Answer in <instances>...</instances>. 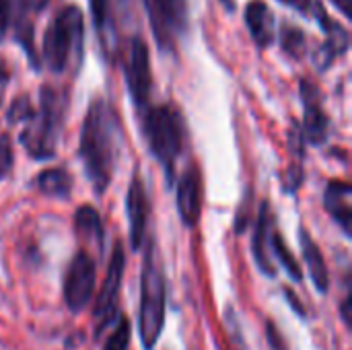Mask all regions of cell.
Listing matches in <instances>:
<instances>
[{"label": "cell", "mask_w": 352, "mask_h": 350, "mask_svg": "<svg viewBox=\"0 0 352 350\" xmlns=\"http://www.w3.org/2000/svg\"><path fill=\"white\" fill-rule=\"evenodd\" d=\"M344 17H351V0H332Z\"/></svg>", "instance_id": "34"}, {"label": "cell", "mask_w": 352, "mask_h": 350, "mask_svg": "<svg viewBox=\"0 0 352 350\" xmlns=\"http://www.w3.org/2000/svg\"><path fill=\"white\" fill-rule=\"evenodd\" d=\"M122 149V122L116 107L105 99H95L87 109L82 128L78 157L85 167V175L93 186L95 194L107 192Z\"/></svg>", "instance_id": "1"}, {"label": "cell", "mask_w": 352, "mask_h": 350, "mask_svg": "<svg viewBox=\"0 0 352 350\" xmlns=\"http://www.w3.org/2000/svg\"><path fill=\"white\" fill-rule=\"evenodd\" d=\"M130 338H132V326L126 316L118 318V324L109 338L105 340L103 350H130Z\"/></svg>", "instance_id": "22"}, {"label": "cell", "mask_w": 352, "mask_h": 350, "mask_svg": "<svg viewBox=\"0 0 352 350\" xmlns=\"http://www.w3.org/2000/svg\"><path fill=\"white\" fill-rule=\"evenodd\" d=\"M177 212L186 227H196L202 215V175L196 163H192L177 184Z\"/></svg>", "instance_id": "12"}, {"label": "cell", "mask_w": 352, "mask_h": 350, "mask_svg": "<svg viewBox=\"0 0 352 350\" xmlns=\"http://www.w3.org/2000/svg\"><path fill=\"white\" fill-rule=\"evenodd\" d=\"M97 266L89 252H78L68 264L64 276V301L72 314H82L95 293Z\"/></svg>", "instance_id": "8"}, {"label": "cell", "mask_w": 352, "mask_h": 350, "mask_svg": "<svg viewBox=\"0 0 352 350\" xmlns=\"http://www.w3.org/2000/svg\"><path fill=\"white\" fill-rule=\"evenodd\" d=\"M74 227L82 241L93 245L99 254L105 250V229L99 212L93 206H80L74 215Z\"/></svg>", "instance_id": "18"}, {"label": "cell", "mask_w": 352, "mask_h": 350, "mask_svg": "<svg viewBox=\"0 0 352 350\" xmlns=\"http://www.w3.org/2000/svg\"><path fill=\"white\" fill-rule=\"evenodd\" d=\"M52 2H54V0H21V4L25 6V10L31 12V14L43 12Z\"/></svg>", "instance_id": "29"}, {"label": "cell", "mask_w": 352, "mask_h": 350, "mask_svg": "<svg viewBox=\"0 0 352 350\" xmlns=\"http://www.w3.org/2000/svg\"><path fill=\"white\" fill-rule=\"evenodd\" d=\"M270 252L274 254V258L278 260V264L287 270V274L295 281V283H301L303 281V270L299 266V262L295 260V256L291 254L289 245L285 243L283 235L274 229L272 231V237H270Z\"/></svg>", "instance_id": "20"}, {"label": "cell", "mask_w": 352, "mask_h": 350, "mask_svg": "<svg viewBox=\"0 0 352 350\" xmlns=\"http://www.w3.org/2000/svg\"><path fill=\"white\" fill-rule=\"evenodd\" d=\"M89 2H91L93 23L99 31V37L103 39V33L109 25V0H89Z\"/></svg>", "instance_id": "24"}, {"label": "cell", "mask_w": 352, "mask_h": 350, "mask_svg": "<svg viewBox=\"0 0 352 350\" xmlns=\"http://www.w3.org/2000/svg\"><path fill=\"white\" fill-rule=\"evenodd\" d=\"M140 126L151 155L161 163L167 182H173L175 163L186 142V122L173 103L146 107L140 111Z\"/></svg>", "instance_id": "4"}, {"label": "cell", "mask_w": 352, "mask_h": 350, "mask_svg": "<svg viewBox=\"0 0 352 350\" xmlns=\"http://www.w3.org/2000/svg\"><path fill=\"white\" fill-rule=\"evenodd\" d=\"M299 243H301V252H303V260L307 264V272L314 281V287L326 295L330 291V272L324 260V254L320 250V245L314 241V237L309 235V231L305 227L299 229Z\"/></svg>", "instance_id": "17"}, {"label": "cell", "mask_w": 352, "mask_h": 350, "mask_svg": "<svg viewBox=\"0 0 352 350\" xmlns=\"http://www.w3.org/2000/svg\"><path fill=\"white\" fill-rule=\"evenodd\" d=\"M8 80H10V68H8V64L0 58V87L6 85Z\"/></svg>", "instance_id": "33"}, {"label": "cell", "mask_w": 352, "mask_h": 350, "mask_svg": "<svg viewBox=\"0 0 352 350\" xmlns=\"http://www.w3.org/2000/svg\"><path fill=\"white\" fill-rule=\"evenodd\" d=\"M266 336H268V344L272 350H289L285 336L280 334V330L276 328V324L272 320L266 322Z\"/></svg>", "instance_id": "27"}, {"label": "cell", "mask_w": 352, "mask_h": 350, "mask_svg": "<svg viewBox=\"0 0 352 350\" xmlns=\"http://www.w3.org/2000/svg\"><path fill=\"white\" fill-rule=\"evenodd\" d=\"M14 155H12V142L8 134H0V179H4L12 167Z\"/></svg>", "instance_id": "25"}, {"label": "cell", "mask_w": 352, "mask_h": 350, "mask_svg": "<svg viewBox=\"0 0 352 350\" xmlns=\"http://www.w3.org/2000/svg\"><path fill=\"white\" fill-rule=\"evenodd\" d=\"M161 52H173L188 29V0H142Z\"/></svg>", "instance_id": "6"}, {"label": "cell", "mask_w": 352, "mask_h": 350, "mask_svg": "<svg viewBox=\"0 0 352 350\" xmlns=\"http://www.w3.org/2000/svg\"><path fill=\"white\" fill-rule=\"evenodd\" d=\"M274 231V217H272V206L270 202H262L260 212H258V221H256V229H254V239H252V254L254 260L260 268L262 274L274 278L276 276V268L272 264V256H270V237Z\"/></svg>", "instance_id": "14"}, {"label": "cell", "mask_w": 352, "mask_h": 350, "mask_svg": "<svg viewBox=\"0 0 352 350\" xmlns=\"http://www.w3.org/2000/svg\"><path fill=\"white\" fill-rule=\"evenodd\" d=\"M126 85L130 91V97L138 111L148 107L151 91H153V74H151V58H148V45L140 35H134L130 41V52L126 60Z\"/></svg>", "instance_id": "9"}, {"label": "cell", "mask_w": 352, "mask_h": 350, "mask_svg": "<svg viewBox=\"0 0 352 350\" xmlns=\"http://www.w3.org/2000/svg\"><path fill=\"white\" fill-rule=\"evenodd\" d=\"M33 113H35V107H33L31 99H29L27 95H19V97L10 103V107H8V111H6V120H8L10 124L29 122V120L33 118Z\"/></svg>", "instance_id": "23"}, {"label": "cell", "mask_w": 352, "mask_h": 350, "mask_svg": "<svg viewBox=\"0 0 352 350\" xmlns=\"http://www.w3.org/2000/svg\"><path fill=\"white\" fill-rule=\"evenodd\" d=\"M299 91L303 99V124H301L303 138L320 146L328 140V130H330V120L322 103V91L311 80H301Z\"/></svg>", "instance_id": "11"}, {"label": "cell", "mask_w": 352, "mask_h": 350, "mask_svg": "<svg viewBox=\"0 0 352 350\" xmlns=\"http://www.w3.org/2000/svg\"><path fill=\"white\" fill-rule=\"evenodd\" d=\"M285 295H287V299L291 301V305H293V309H295V311H297L299 316H305V309L301 307V303H299V299H297V295H295V293H293L291 289H287V291H285Z\"/></svg>", "instance_id": "31"}, {"label": "cell", "mask_w": 352, "mask_h": 350, "mask_svg": "<svg viewBox=\"0 0 352 350\" xmlns=\"http://www.w3.org/2000/svg\"><path fill=\"white\" fill-rule=\"evenodd\" d=\"M14 17V0H0V41L6 37L8 27Z\"/></svg>", "instance_id": "26"}, {"label": "cell", "mask_w": 352, "mask_h": 350, "mask_svg": "<svg viewBox=\"0 0 352 350\" xmlns=\"http://www.w3.org/2000/svg\"><path fill=\"white\" fill-rule=\"evenodd\" d=\"M245 25L254 43L264 50L274 41V14L262 0H252L245 6Z\"/></svg>", "instance_id": "16"}, {"label": "cell", "mask_w": 352, "mask_h": 350, "mask_svg": "<svg viewBox=\"0 0 352 350\" xmlns=\"http://www.w3.org/2000/svg\"><path fill=\"white\" fill-rule=\"evenodd\" d=\"M126 212H128V223H130V245L134 252H138L144 241L146 223H148V196L138 173H134L130 188H128Z\"/></svg>", "instance_id": "13"}, {"label": "cell", "mask_w": 352, "mask_h": 350, "mask_svg": "<svg viewBox=\"0 0 352 350\" xmlns=\"http://www.w3.org/2000/svg\"><path fill=\"white\" fill-rule=\"evenodd\" d=\"M283 4L295 8L297 12H301V14H305V17H311L314 6H316V0H283Z\"/></svg>", "instance_id": "28"}, {"label": "cell", "mask_w": 352, "mask_h": 350, "mask_svg": "<svg viewBox=\"0 0 352 350\" xmlns=\"http://www.w3.org/2000/svg\"><path fill=\"white\" fill-rule=\"evenodd\" d=\"M85 50V17L74 4L60 8L43 33L41 56L45 66L62 74L66 70H78Z\"/></svg>", "instance_id": "3"}, {"label": "cell", "mask_w": 352, "mask_h": 350, "mask_svg": "<svg viewBox=\"0 0 352 350\" xmlns=\"http://www.w3.org/2000/svg\"><path fill=\"white\" fill-rule=\"evenodd\" d=\"M340 316H342L344 326H346V328H351V289H346V295H344V299H342Z\"/></svg>", "instance_id": "30"}, {"label": "cell", "mask_w": 352, "mask_h": 350, "mask_svg": "<svg viewBox=\"0 0 352 350\" xmlns=\"http://www.w3.org/2000/svg\"><path fill=\"white\" fill-rule=\"evenodd\" d=\"M311 17L320 23V27L326 33V39H324L322 47L316 54V66H318V70H328L336 58H340V56H344L349 52V47H351V35H349L346 27L340 25L338 21H334L328 14V10L324 8V4L318 2V0H316V6H314Z\"/></svg>", "instance_id": "10"}, {"label": "cell", "mask_w": 352, "mask_h": 350, "mask_svg": "<svg viewBox=\"0 0 352 350\" xmlns=\"http://www.w3.org/2000/svg\"><path fill=\"white\" fill-rule=\"evenodd\" d=\"M167 281L155 239L146 241L142 272H140V305H138V336L144 350H155L165 328Z\"/></svg>", "instance_id": "2"}, {"label": "cell", "mask_w": 352, "mask_h": 350, "mask_svg": "<svg viewBox=\"0 0 352 350\" xmlns=\"http://www.w3.org/2000/svg\"><path fill=\"white\" fill-rule=\"evenodd\" d=\"M35 188L43 196L58 198V200H66V198H70V192H72V175L64 167L43 169L35 177Z\"/></svg>", "instance_id": "19"}, {"label": "cell", "mask_w": 352, "mask_h": 350, "mask_svg": "<svg viewBox=\"0 0 352 350\" xmlns=\"http://www.w3.org/2000/svg\"><path fill=\"white\" fill-rule=\"evenodd\" d=\"M221 2L225 4V8H227V10H233V8H235V6H233V0H221Z\"/></svg>", "instance_id": "35"}, {"label": "cell", "mask_w": 352, "mask_h": 350, "mask_svg": "<svg viewBox=\"0 0 352 350\" xmlns=\"http://www.w3.org/2000/svg\"><path fill=\"white\" fill-rule=\"evenodd\" d=\"M351 196L352 186L346 182H340V179H332L324 192V206L330 212V217L340 225V229L346 237H351Z\"/></svg>", "instance_id": "15"}, {"label": "cell", "mask_w": 352, "mask_h": 350, "mask_svg": "<svg viewBox=\"0 0 352 350\" xmlns=\"http://www.w3.org/2000/svg\"><path fill=\"white\" fill-rule=\"evenodd\" d=\"M231 334H233V340H235V344H237L239 349L248 350L245 349V342H243V336H241V332H239V326L235 328V322H231Z\"/></svg>", "instance_id": "32"}, {"label": "cell", "mask_w": 352, "mask_h": 350, "mask_svg": "<svg viewBox=\"0 0 352 350\" xmlns=\"http://www.w3.org/2000/svg\"><path fill=\"white\" fill-rule=\"evenodd\" d=\"M126 270V256L122 241L113 243V252L107 264V274L103 281V287L95 299L93 307V324H95V336H101L103 330H107L118 318H120V291Z\"/></svg>", "instance_id": "7"}, {"label": "cell", "mask_w": 352, "mask_h": 350, "mask_svg": "<svg viewBox=\"0 0 352 350\" xmlns=\"http://www.w3.org/2000/svg\"><path fill=\"white\" fill-rule=\"evenodd\" d=\"M280 45H283V52L287 56H291L293 60H301L305 56V50H307V39H305V33L293 25H283L280 29Z\"/></svg>", "instance_id": "21"}, {"label": "cell", "mask_w": 352, "mask_h": 350, "mask_svg": "<svg viewBox=\"0 0 352 350\" xmlns=\"http://www.w3.org/2000/svg\"><path fill=\"white\" fill-rule=\"evenodd\" d=\"M68 107V93L56 87H41L39 91V109H35L33 118L27 122V128L21 132L19 140L27 155L35 161L54 159L60 130L64 124Z\"/></svg>", "instance_id": "5"}]
</instances>
